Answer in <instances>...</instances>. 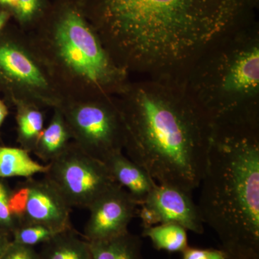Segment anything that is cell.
Wrapping results in <instances>:
<instances>
[{"label": "cell", "mask_w": 259, "mask_h": 259, "mask_svg": "<svg viewBox=\"0 0 259 259\" xmlns=\"http://www.w3.org/2000/svg\"><path fill=\"white\" fill-rule=\"evenodd\" d=\"M72 141L92 157L103 162L122 152L125 129L117 97L64 100L59 107Z\"/></svg>", "instance_id": "7"}, {"label": "cell", "mask_w": 259, "mask_h": 259, "mask_svg": "<svg viewBox=\"0 0 259 259\" xmlns=\"http://www.w3.org/2000/svg\"><path fill=\"white\" fill-rule=\"evenodd\" d=\"M212 124L259 122V25L226 35L180 81Z\"/></svg>", "instance_id": "5"}, {"label": "cell", "mask_w": 259, "mask_h": 259, "mask_svg": "<svg viewBox=\"0 0 259 259\" xmlns=\"http://www.w3.org/2000/svg\"><path fill=\"white\" fill-rule=\"evenodd\" d=\"M50 122L44 127L33 153L46 163L61 154L72 141L71 133L59 108H54Z\"/></svg>", "instance_id": "13"}, {"label": "cell", "mask_w": 259, "mask_h": 259, "mask_svg": "<svg viewBox=\"0 0 259 259\" xmlns=\"http://www.w3.org/2000/svg\"><path fill=\"white\" fill-rule=\"evenodd\" d=\"M40 8V0H18L14 13L24 27L31 26L37 18Z\"/></svg>", "instance_id": "21"}, {"label": "cell", "mask_w": 259, "mask_h": 259, "mask_svg": "<svg viewBox=\"0 0 259 259\" xmlns=\"http://www.w3.org/2000/svg\"><path fill=\"white\" fill-rule=\"evenodd\" d=\"M16 110L18 142L20 147L32 153L39 137L44 131L45 114L44 109L32 104L20 103L14 105Z\"/></svg>", "instance_id": "17"}, {"label": "cell", "mask_w": 259, "mask_h": 259, "mask_svg": "<svg viewBox=\"0 0 259 259\" xmlns=\"http://www.w3.org/2000/svg\"><path fill=\"white\" fill-rule=\"evenodd\" d=\"M11 241V236L10 234L0 231V257L5 253Z\"/></svg>", "instance_id": "24"}, {"label": "cell", "mask_w": 259, "mask_h": 259, "mask_svg": "<svg viewBox=\"0 0 259 259\" xmlns=\"http://www.w3.org/2000/svg\"><path fill=\"white\" fill-rule=\"evenodd\" d=\"M197 204L228 254L259 259V122L212 124Z\"/></svg>", "instance_id": "3"}, {"label": "cell", "mask_w": 259, "mask_h": 259, "mask_svg": "<svg viewBox=\"0 0 259 259\" xmlns=\"http://www.w3.org/2000/svg\"><path fill=\"white\" fill-rule=\"evenodd\" d=\"M0 259H39L38 251L34 247L26 246L11 241Z\"/></svg>", "instance_id": "23"}, {"label": "cell", "mask_w": 259, "mask_h": 259, "mask_svg": "<svg viewBox=\"0 0 259 259\" xmlns=\"http://www.w3.org/2000/svg\"><path fill=\"white\" fill-rule=\"evenodd\" d=\"M141 236L149 238L155 249L168 253H182L189 246L187 230L175 223L143 228Z\"/></svg>", "instance_id": "18"}, {"label": "cell", "mask_w": 259, "mask_h": 259, "mask_svg": "<svg viewBox=\"0 0 259 259\" xmlns=\"http://www.w3.org/2000/svg\"><path fill=\"white\" fill-rule=\"evenodd\" d=\"M105 163L114 182L125 189L138 204L141 205L156 182L142 167L122 152L115 153Z\"/></svg>", "instance_id": "12"}, {"label": "cell", "mask_w": 259, "mask_h": 259, "mask_svg": "<svg viewBox=\"0 0 259 259\" xmlns=\"http://www.w3.org/2000/svg\"><path fill=\"white\" fill-rule=\"evenodd\" d=\"M18 5V0H0V5L10 8L15 12Z\"/></svg>", "instance_id": "26"}, {"label": "cell", "mask_w": 259, "mask_h": 259, "mask_svg": "<svg viewBox=\"0 0 259 259\" xmlns=\"http://www.w3.org/2000/svg\"><path fill=\"white\" fill-rule=\"evenodd\" d=\"M28 35L64 100L117 97L131 82L79 7H63Z\"/></svg>", "instance_id": "4"}, {"label": "cell", "mask_w": 259, "mask_h": 259, "mask_svg": "<svg viewBox=\"0 0 259 259\" xmlns=\"http://www.w3.org/2000/svg\"><path fill=\"white\" fill-rule=\"evenodd\" d=\"M258 0H95L83 12L130 74L182 81L221 38L256 19Z\"/></svg>", "instance_id": "1"}, {"label": "cell", "mask_w": 259, "mask_h": 259, "mask_svg": "<svg viewBox=\"0 0 259 259\" xmlns=\"http://www.w3.org/2000/svg\"><path fill=\"white\" fill-rule=\"evenodd\" d=\"M182 254V259H228V254L223 248H199L189 245Z\"/></svg>", "instance_id": "22"}, {"label": "cell", "mask_w": 259, "mask_h": 259, "mask_svg": "<svg viewBox=\"0 0 259 259\" xmlns=\"http://www.w3.org/2000/svg\"><path fill=\"white\" fill-rule=\"evenodd\" d=\"M60 232L37 223H21L12 233V241L18 244L34 247L42 245Z\"/></svg>", "instance_id": "19"}, {"label": "cell", "mask_w": 259, "mask_h": 259, "mask_svg": "<svg viewBox=\"0 0 259 259\" xmlns=\"http://www.w3.org/2000/svg\"><path fill=\"white\" fill-rule=\"evenodd\" d=\"M10 206L19 225L37 223L59 231L72 228L71 207L45 177L19 184L12 192Z\"/></svg>", "instance_id": "9"}, {"label": "cell", "mask_w": 259, "mask_h": 259, "mask_svg": "<svg viewBox=\"0 0 259 259\" xmlns=\"http://www.w3.org/2000/svg\"><path fill=\"white\" fill-rule=\"evenodd\" d=\"M48 164L44 177L71 208L88 209L115 184L105 163L92 157L73 141Z\"/></svg>", "instance_id": "8"}, {"label": "cell", "mask_w": 259, "mask_h": 259, "mask_svg": "<svg viewBox=\"0 0 259 259\" xmlns=\"http://www.w3.org/2000/svg\"><path fill=\"white\" fill-rule=\"evenodd\" d=\"M141 204L151 209L156 225L175 223L187 231L204 233V223L192 194L175 186L155 184L147 198Z\"/></svg>", "instance_id": "11"}, {"label": "cell", "mask_w": 259, "mask_h": 259, "mask_svg": "<svg viewBox=\"0 0 259 259\" xmlns=\"http://www.w3.org/2000/svg\"><path fill=\"white\" fill-rule=\"evenodd\" d=\"M8 113H9V112H8V106H7L4 101L0 100V127L3 125L7 116L8 115Z\"/></svg>", "instance_id": "25"}, {"label": "cell", "mask_w": 259, "mask_h": 259, "mask_svg": "<svg viewBox=\"0 0 259 259\" xmlns=\"http://www.w3.org/2000/svg\"><path fill=\"white\" fill-rule=\"evenodd\" d=\"M30 153L21 147L0 146V179H29L39 174L45 175L49 164H42L35 161Z\"/></svg>", "instance_id": "15"}, {"label": "cell", "mask_w": 259, "mask_h": 259, "mask_svg": "<svg viewBox=\"0 0 259 259\" xmlns=\"http://www.w3.org/2000/svg\"><path fill=\"white\" fill-rule=\"evenodd\" d=\"M89 243L92 259H144L141 237L129 231L110 239Z\"/></svg>", "instance_id": "16"}, {"label": "cell", "mask_w": 259, "mask_h": 259, "mask_svg": "<svg viewBox=\"0 0 259 259\" xmlns=\"http://www.w3.org/2000/svg\"><path fill=\"white\" fill-rule=\"evenodd\" d=\"M9 18V13L6 11H0V34L3 31V29L8 19Z\"/></svg>", "instance_id": "27"}, {"label": "cell", "mask_w": 259, "mask_h": 259, "mask_svg": "<svg viewBox=\"0 0 259 259\" xmlns=\"http://www.w3.org/2000/svg\"><path fill=\"white\" fill-rule=\"evenodd\" d=\"M0 92L13 105L57 108L64 100L28 34H0Z\"/></svg>", "instance_id": "6"}, {"label": "cell", "mask_w": 259, "mask_h": 259, "mask_svg": "<svg viewBox=\"0 0 259 259\" xmlns=\"http://www.w3.org/2000/svg\"><path fill=\"white\" fill-rule=\"evenodd\" d=\"M117 98L127 157L156 183L192 194L203 176L212 124L182 83L140 78Z\"/></svg>", "instance_id": "2"}, {"label": "cell", "mask_w": 259, "mask_h": 259, "mask_svg": "<svg viewBox=\"0 0 259 259\" xmlns=\"http://www.w3.org/2000/svg\"><path fill=\"white\" fill-rule=\"evenodd\" d=\"M139 206L125 189L114 184L89 207L83 238L88 242L103 241L127 233Z\"/></svg>", "instance_id": "10"}, {"label": "cell", "mask_w": 259, "mask_h": 259, "mask_svg": "<svg viewBox=\"0 0 259 259\" xmlns=\"http://www.w3.org/2000/svg\"><path fill=\"white\" fill-rule=\"evenodd\" d=\"M39 259H92L90 243L73 228L56 234L41 245Z\"/></svg>", "instance_id": "14"}, {"label": "cell", "mask_w": 259, "mask_h": 259, "mask_svg": "<svg viewBox=\"0 0 259 259\" xmlns=\"http://www.w3.org/2000/svg\"><path fill=\"white\" fill-rule=\"evenodd\" d=\"M13 189L10 187L6 180L0 179V231L8 233H12L19 226L10 206Z\"/></svg>", "instance_id": "20"}, {"label": "cell", "mask_w": 259, "mask_h": 259, "mask_svg": "<svg viewBox=\"0 0 259 259\" xmlns=\"http://www.w3.org/2000/svg\"><path fill=\"white\" fill-rule=\"evenodd\" d=\"M227 254H228V259H254L241 255L228 254V253Z\"/></svg>", "instance_id": "28"}]
</instances>
